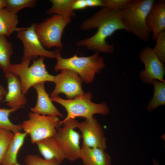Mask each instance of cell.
I'll list each match as a JSON object with an SVG mask.
<instances>
[{
    "label": "cell",
    "instance_id": "cell-15",
    "mask_svg": "<svg viewBox=\"0 0 165 165\" xmlns=\"http://www.w3.org/2000/svg\"><path fill=\"white\" fill-rule=\"evenodd\" d=\"M147 24L152 34V39L165 31V1H155L147 17Z\"/></svg>",
    "mask_w": 165,
    "mask_h": 165
},
{
    "label": "cell",
    "instance_id": "cell-3",
    "mask_svg": "<svg viewBox=\"0 0 165 165\" xmlns=\"http://www.w3.org/2000/svg\"><path fill=\"white\" fill-rule=\"evenodd\" d=\"M92 95L90 92L84 93L72 99H64L59 96L50 97L51 101L56 102L63 106L67 112L66 117L59 123V127L64 123L77 117H82L86 119H90L93 115L98 114L107 115L109 109L105 102L97 104L91 101Z\"/></svg>",
    "mask_w": 165,
    "mask_h": 165
},
{
    "label": "cell",
    "instance_id": "cell-22",
    "mask_svg": "<svg viewBox=\"0 0 165 165\" xmlns=\"http://www.w3.org/2000/svg\"><path fill=\"white\" fill-rule=\"evenodd\" d=\"M75 0H50L52 6L47 11L49 14H53L71 18L75 16L72 6Z\"/></svg>",
    "mask_w": 165,
    "mask_h": 165
},
{
    "label": "cell",
    "instance_id": "cell-25",
    "mask_svg": "<svg viewBox=\"0 0 165 165\" xmlns=\"http://www.w3.org/2000/svg\"><path fill=\"white\" fill-rule=\"evenodd\" d=\"M14 134L3 129H0V165H2L9 143Z\"/></svg>",
    "mask_w": 165,
    "mask_h": 165
},
{
    "label": "cell",
    "instance_id": "cell-6",
    "mask_svg": "<svg viewBox=\"0 0 165 165\" xmlns=\"http://www.w3.org/2000/svg\"><path fill=\"white\" fill-rule=\"evenodd\" d=\"M71 20V18L53 14L42 22L35 23V31L43 46L47 48L55 47L59 50L62 49V34Z\"/></svg>",
    "mask_w": 165,
    "mask_h": 165
},
{
    "label": "cell",
    "instance_id": "cell-13",
    "mask_svg": "<svg viewBox=\"0 0 165 165\" xmlns=\"http://www.w3.org/2000/svg\"><path fill=\"white\" fill-rule=\"evenodd\" d=\"M7 82L8 91L3 102L10 108L16 111L26 104L27 100L22 92L20 79L16 75L11 72L5 74Z\"/></svg>",
    "mask_w": 165,
    "mask_h": 165
},
{
    "label": "cell",
    "instance_id": "cell-27",
    "mask_svg": "<svg viewBox=\"0 0 165 165\" xmlns=\"http://www.w3.org/2000/svg\"><path fill=\"white\" fill-rule=\"evenodd\" d=\"M25 161L27 165H60L55 162L47 160L34 155L27 156Z\"/></svg>",
    "mask_w": 165,
    "mask_h": 165
},
{
    "label": "cell",
    "instance_id": "cell-29",
    "mask_svg": "<svg viewBox=\"0 0 165 165\" xmlns=\"http://www.w3.org/2000/svg\"><path fill=\"white\" fill-rule=\"evenodd\" d=\"M87 7L86 0H75L72 6V9L80 10L85 9Z\"/></svg>",
    "mask_w": 165,
    "mask_h": 165
},
{
    "label": "cell",
    "instance_id": "cell-23",
    "mask_svg": "<svg viewBox=\"0 0 165 165\" xmlns=\"http://www.w3.org/2000/svg\"><path fill=\"white\" fill-rule=\"evenodd\" d=\"M16 110L11 108H0V129L9 131L14 134L21 131V125L13 124L10 121V114Z\"/></svg>",
    "mask_w": 165,
    "mask_h": 165
},
{
    "label": "cell",
    "instance_id": "cell-19",
    "mask_svg": "<svg viewBox=\"0 0 165 165\" xmlns=\"http://www.w3.org/2000/svg\"><path fill=\"white\" fill-rule=\"evenodd\" d=\"M18 19L5 8L0 9V35L9 36L16 28Z\"/></svg>",
    "mask_w": 165,
    "mask_h": 165
},
{
    "label": "cell",
    "instance_id": "cell-1",
    "mask_svg": "<svg viewBox=\"0 0 165 165\" xmlns=\"http://www.w3.org/2000/svg\"><path fill=\"white\" fill-rule=\"evenodd\" d=\"M120 10L102 7L90 18L84 21L80 26L82 30L97 28V32L91 37L77 42L79 46H84L97 53H113L114 47L109 44L106 39L116 31L127 29L120 17Z\"/></svg>",
    "mask_w": 165,
    "mask_h": 165
},
{
    "label": "cell",
    "instance_id": "cell-5",
    "mask_svg": "<svg viewBox=\"0 0 165 165\" xmlns=\"http://www.w3.org/2000/svg\"><path fill=\"white\" fill-rule=\"evenodd\" d=\"M44 58L42 57L36 60H34L30 66V62L32 59L30 58L22 59L20 63L11 65L10 72L19 77L24 95H25L29 89L37 83L46 81L53 82L54 76L47 71Z\"/></svg>",
    "mask_w": 165,
    "mask_h": 165
},
{
    "label": "cell",
    "instance_id": "cell-11",
    "mask_svg": "<svg viewBox=\"0 0 165 165\" xmlns=\"http://www.w3.org/2000/svg\"><path fill=\"white\" fill-rule=\"evenodd\" d=\"M60 73L54 76L55 84L50 97L65 94L68 99H72L84 94L82 88V80L79 75L73 71L62 69Z\"/></svg>",
    "mask_w": 165,
    "mask_h": 165
},
{
    "label": "cell",
    "instance_id": "cell-28",
    "mask_svg": "<svg viewBox=\"0 0 165 165\" xmlns=\"http://www.w3.org/2000/svg\"><path fill=\"white\" fill-rule=\"evenodd\" d=\"M131 0H102L104 7L121 10Z\"/></svg>",
    "mask_w": 165,
    "mask_h": 165
},
{
    "label": "cell",
    "instance_id": "cell-31",
    "mask_svg": "<svg viewBox=\"0 0 165 165\" xmlns=\"http://www.w3.org/2000/svg\"><path fill=\"white\" fill-rule=\"evenodd\" d=\"M7 92L4 87L0 84V102L3 101L4 97L6 96Z\"/></svg>",
    "mask_w": 165,
    "mask_h": 165
},
{
    "label": "cell",
    "instance_id": "cell-18",
    "mask_svg": "<svg viewBox=\"0 0 165 165\" xmlns=\"http://www.w3.org/2000/svg\"><path fill=\"white\" fill-rule=\"evenodd\" d=\"M27 134L18 132L14 134L8 147L2 165H13L17 163L18 153L24 144Z\"/></svg>",
    "mask_w": 165,
    "mask_h": 165
},
{
    "label": "cell",
    "instance_id": "cell-4",
    "mask_svg": "<svg viewBox=\"0 0 165 165\" xmlns=\"http://www.w3.org/2000/svg\"><path fill=\"white\" fill-rule=\"evenodd\" d=\"M56 58L57 63L54 70L58 71L62 69H68L76 73L82 81L87 83L91 82L95 75L99 73L105 66L103 57L98 53L87 57H79L76 55L70 58L62 57L60 51L57 49Z\"/></svg>",
    "mask_w": 165,
    "mask_h": 165
},
{
    "label": "cell",
    "instance_id": "cell-21",
    "mask_svg": "<svg viewBox=\"0 0 165 165\" xmlns=\"http://www.w3.org/2000/svg\"><path fill=\"white\" fill-rule=\"evenodd\" d=\"M152 83L153 86L154 94L146 106L147 110L150 112L165 105V82L154 80Z\"/></svg>",
    "mask_w": 165,
    "mask_h": 165
},
{
    "label": "cell",
    "instance_id": "cell-16",
    "mask_svg": "<svg viewBox=\"0 0 165 165\" xmlns=\"http://www.w3.org/2000/svg\"><path fill=\"white\" fill-rule=\"evenodd\" d=\"M36 144L45 159L60 164L66 159L64 153L53 136L39 141Z\"/></svg>",
    "mask_w": 165,
    "mask_h": 165
},
{
    "label": "cell",
    "instance_id": "cell-2",
    "mask_svg": "<svg viewBox=\"0 0 165 165\" xmlns=\"http://www.w3.org/2000/svg\"><path fill=\"white\" fill-rule=\"evenodd\" d=\"M154 0H131L120 10L121 21L127 31L142 41H149L151 31L147 24V18Z\"/></svg>",
    "mask_w": 165,
    "mask_h": 165
},
{
    "label": "cell",
    "instance_id": "cell-10",
    "mask_svg": "<svg viewBox=\"0 0 165 165\" xmlns=\"http://www.w3.org/2000/svg\"><path fill=\"white\" fill-rule=\"evenodd\" d=\"M139 57L144 66V69L139 74L140 79L143 82L151 84L154 80L165 82L164 63L155 54L152 48L149 47L143 48L139 53Z\"/></svg>",
    "mask_w": 165,
    "mask_h": 165
},
{
    "label": "cell",
    "instance_id": "cell-34",
    "mask_svg": "<svg viewBox=\"0 0 165 165\" xmlns=\"http://www.w3.org/2000/svg\"><path fill=\"white\" fill-rule=\"evenodd\" d=\"M13 165H20V164H19V163H16L15 164H14Z\"/></svg>",
    "mask_w": 165,
    "mask_h": 165
},
{
    "label": "cell",
    "instance_id": "cell-33",
    "mask_svg": "<svg viewBox=\"0 0 165 165\" xmlns=\"http://www.w3.org/2000/svg\"><path fill=\"white\" fill-rule=\"evenodd\" d=\"M152 161L153 165H160L155 159H152Z\"/></svg>",
    "mask_w": 165,
    "mask_h": 165
},
{
    "label": "cell",
    "instance_id": "cell-32",
    "mask_svg": "<svg viewBox=\"0 0 165 165\" xmlns=\"http://www.w3.org/2000/svg\"><path fill=\"white\" fill-rule=\"evenodd\" d=\"M6 0H0V9L5 7Z\"/></svg>",
    "mask_w": 165,
    "mask_h": 165
},
{
    "label": "cell",
    "instance_id": "cell-8",
    "mask_svg": "<svg viewBox=\"0 0 165 165\" xmlns=\"http://www.w3.org/2000/svg\"><path fill=\"white\" fill-rule=\"evenodd\" d=\"M78 122L75 119L67 120L63 123V127H57L53 136L64 153L66 159L71 161L80 159L82 137L75 130Z\"/></svg>",
    "mask_w": 165,
    "mask_h": 165
},
{
    "label": "cell",
    "instance_id": "cell-7",
    "mask_svg": "<svg viewBox=\"0 0 165 165\" xmlns=\"http://www.w3.org/2000/svg\"><path fill=\"white\" fill-rule=\"evenodd\" d=\"M28 117L21 125L23 130L30 135L32 143L55 135L60 121L58 117L31 112Z\"/></svg>",
    "mask_w": 165,
    "mask_h": 165
},
{
    "label": "cell",
    "instance_id": "cell-30",
    "mask_svg": "<svg viewBox=\"0 0 165 165\" xmlns=\"http://www.w3.org/2000/svg\"><path fill=\"white\" fill-rule=\"evenodd\" d=\"M87 7H104L102 0H86Z\"/></svg>",
    "mask_w": 165,
    "mask_h": 165
},
{
    "label": "cell",
    "instance_id": "cell-26",
    "mask_svg": "<svg viewBox=\"0 0 165 165\" xmlns=\"http://www.w3.org/2000/svg\"><path fill=\"white\" fill-rule=\"evenodd\" d=\"M156 43L152 50L160 60L165 62V31L160 34L156 39Z\"/></svg>",
    "mask_w": 165,
    "mask_h": 165
},
{
    "label": "cell",
    "instance_id": "cell-17",
    "mask_svg": "<svg viewBox=\"0 0 165 165\" xmlns=\"http://www.w3.org/2000/svg\"><path fill=\"white\" fill-rule=\"evenodd\" d=\"M80 159L84 165H111V159L105 150L97 148H90L82 145Z\"/></svg>",
    "mask_w": 165,
    "mask_h": 165
},
{
    "label": "cell",
    "instance_id": "cell-12",
    "mask_svg": "<svg viewBox=\"0 0 165 165\" xmlns=\"http://www.w3.org/2000/svg\"><path fill=\"white\" fill-rule=\"evenodd\" d=\"M76 128L81 133L82 145L90 148L105 150L107 148L104 132L97 120L94 117L78 122Z\"/></svg>",
    "mask_w": 165,
    "mask_h": 165
},
{
    "label": "cell",
    "instance_id": "cell-9",
    "mask_svg": "<svg viewBox=\"0 0 165 165\" xmlns=\"http://www.w3.org/2000/svg\"><path fill=\"white\" fill-rule=\"evenodd\" d=\"M35 23H32L27 28H16V37L22 42L24 47L22 59L28 58L33 59L38 56L49 58H55L57 50L50 51L43 46L35 30Z\"/></svg>",
    "mask_w": 165,
    "mask_h": 165
},
{
    "label": "cell",
    "instance_id": "cell-20",
    "mask_svg": "<svg viewBox=\"0 0 165 165\" xmlns=\"http://www.w3.org/2000/svg\"><path fill=\"white\" fill-rule=\"evenodd\" d=\"M13 53L11 43L8 41L5 35H0V68L5 74L10 72V68L12 64L10 58Z\"/></svg>",
    "mask_w": 165,
    "mask_h": 165
},
{
    "label": "cell",
    "instance_id": "cell-24",
    "mask_svg": "<svg viewBox=\"0 0 165 165\" xmlns=\"http://www.w3.org/2000/svg\"><path fill=\"white\" fill-rule=\"evenodd\" d=\"M36 5L35 0H6L5 7L13 14L16 15L20 10L26 7L33 8Z\"/></svg>",
    "mask_w": 165,
    "mask_h": 165
},
{
    "label": "cell",
    "instance_id": "cell-14",
    "mask_svg": "<svg viewBox=\"0 0 165 165\" xmlns=\"http://www.w3.org/2000/svg\"><path fill=\"white\" fill-rule=\"evenodd\" d=\"M45 82H41L34 85L32 87L36 90L37 95V103L31 110L34 113L44 116L61 117L63 115L54 105L46 92Z\"/></svg>",
    "mask_w": 165,
    "mask_h": 165
}]
</instances>
